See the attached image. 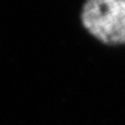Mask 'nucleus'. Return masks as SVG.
Returning a JSON list of instances; mask_svg holds the SVG:
<instances>
[{
  "mask_svg": "<svg viewBox=\"0 0 125 125\" xmlns=\"http://www.w3.org/2000/svg\"><path fill=\"white\" fill-rule=\"evenodd\" d=\"M80 20L105 45H125V0H86Z\"/></svg>",
  "mask_w": 125,
  "mask_h": 125,
  "instance_id": "nucleus-1",
  "label": "nucleus"
}]
</instances>
